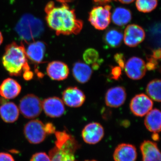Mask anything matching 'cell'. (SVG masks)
I'll return each mask as SVG.
<instances>
[{"instance_id":"30bf717a","label":"cell","mask_w":161,"mask_h":161,"mask_svg":"<svg viewBox=\"0 0 161 161\" xmlns=\"http://www.w3.org/2000/svg\"><path fill=\"white\" fill-rule=\"evenodd\" d=\"M146 37L144 29L136 24L127 26L123 34L125 44L130 47H135L142 42Z\"/></svg>"},{"instance_id":"f1b7e54d","label":"cell","mask_w":161,"mask_h":161,"mask_svg":"<svg viewBox=\"0 0 161 161\" xmlns=\"http://www.w3.org/2000/svg\"><path fill=\"white\" fill-rule=\"evenodd\" d=\"M122 75V69L119 66H112L111 68L110 76L111 79L118 80Z\"/></svg>"},{"instance_id":"603a6c76","label":"cell","mask_w":161,"mask_h":161,"mask_svg":"<svg viewBox=\"0 0 161 161\" xmlns=\"http://www.w3.org/2000/svg\"><path fill=\"white\" fill-rule=\"evenodd\" d=\"M103 40L108 46L112 48L119 47L123 40V34L119 30L111 28L105 33Z\"/></svg>"},{"instance_id":"7c38bea8","label":"cell","mask_w":161,"mask_h":161,"mask_svg":"<svg viewBox=\"0 0 161 161\" xmlns=\"http://www.w3.org/2000/svg\"><path fill=\"white\" fill-rule=\"evenodd\" d=\"M42 109L47 116L51 118H58L65 112L63 101L57 97H49L42 102Z\"/></svg>"},{"instance_id":"4fadbf2b","label":"cell","mask_w":161,"mask_h":161,"mask_svg":"<svg viewBox=\"0 0 161 161\" xmlns=\"http://www.w3.org/2000/svg\"><path fill=\"white\" fill-rule=\"evenodd\" d=\"M64 103L71 108H79L83 105L86 100L84 93L77 87H69L62 94Z\"/></svg>"},{"instance_id":"d4e9b609","label":"cell","mask_w":161,"mask_h":161,"mask_svg":"<svg viewBox=\"0 0 161 161\" xmlns=\"http://www.w3.org/2000/svg\"><path fill=\"white\" fill-rule=\"evenodd\" d=\"M161 80L155 79L150 81L147 86V93L148 96L155 101L161 102Z\"/></svg>"},{"instance_id":"cb8c5ba5","label":"cell","mask_w":161,"mask_h":161,"mask_svg":"<svg viewBox=\"0 0 161 161\" xmlns=\"http://www.w3.org/2000/svg\"><path fill=\"white\" fill-rule=\"evenodd\" d=\"M112 22L119 26L126 25L132 19V13L129 9L123 7L115 8L112 13Z\"/></svg>"},{"instance_id":"ba28073f","label":"cell","mask_w":161,"mask_h":161,"mask_svg":"<svg viewBox=\"0 0 161 161\" xmlns=\"http://www.w3.org/2000/svg\"><path fill=\"white\" fill-rule=\"evenodd\" d=\"M153 102L152 99L144 94L135 95L130 103V109L134 115L143 117L152 109Z\"/></svg>"},{"instance_id":"9c48e42d","label":"cell","mask_w":161,"mask_h":161,"mask_svg":"<svg viewBox=\"0 0 161 161\" xmlns=\"http://www.w3.org/2000/svg\"><path fill=\"white\" fill-rule=\"evenodd\" d=\"M124 69L130 79L138 80L143 78L147 72L146 63L142 58L133 57L130 58L125 64Z\"/></svg>"},{"instance_id":"e0dca14e","label":"cell","mask_w":161,"mask_h":161,"mask_svg":"<svg viewBox=\"0 0 161 161\" xmlns=\"http://www.w3.org/2000/svg\"><path fill=\"white\" fill-rule=\"evenodd\" d=\"M27 58L34 63H43L46 51V45L42 41H36L29 44L26 49Z\"/></svg>"},{"instance_id":"484cf974","label":"cell","mask_w":161,"mask_h":161,"mask_svg":"<svg viewBox=\"0 0 161 161\" xmlns=\"http://www.w3.org/2000/svg\"><path fill=\"white\" fill-rule=\"evenodd\" d=\"M158 0H136V6L138 11L141 12H150L156 8Z\"/></svg>"},{"instance_id":"6da1fadb","label":"cell","mask_w":161,"mask_h":161,"mask_svg":"<svg viewBox=\"0 0 161 161\" xmlns=\"http://www.w3.org/2000/svg\"><path fill=\"white\" fill-rule=\"evenodd\" d=\"M45 12L47 25L58 36L77 35L82 29L83 22L77 19L75 10L67 3L56 6L51 1L47 4Z\"/></svg>"},{"instance_id":"ffe728a7","label":"cell","mask_w":161,"mask_h":161,"mask_svg":"<svg viewBox=\"0 0 161 161\" xmlns=\"http://www.w3.org/2000/svg\"><path fill=\"white\" fill-rule=\"evenodd\" d=\"M19 110L17 106L10 102L3 103L0 106V116L5 122L12 123L17 120Z\"/></svg>"},{"instance_id":"52a82bcc","label":"cell","mask_w":161,"mask_h":161,"mask_svg":"<svg viewBox=\"0 0 161 161\" xmlns=\"http://www.w3.org/2000/svg\"><path fill=\"white\" fill-rule=\"evenodd\" d=\"M24 135L30 143H41L46 138L47 135L44 124L38 119L30 121L24 126Z\"/></svg>"},{"instance_id":"836d02e7","label":"cell","mask_w":161,"mask_h":161,"mask_svg":"<svg viewBox=\"0 0 161 161\" xmlns=\"http://www.w3.org/2000/svg\"><path fill=\"white\" fill-rule=\"evenodd\" d=\"M33 73L30 70L25 71L23 73V77L25 80H29L33 78Z\"/></svg>"},{"instance_id":"8992f818","label":"cell","mask_w":161,"mask_h":161,"mask_svg":"<svg viewBox=\"0 0 161 161\" xmlns=\"http://www.w3.org/2000/svg\"><path fill=\"white\" fill-rule=\"evenodd\" d=\"M111 9L108 5L96 6L92 9L89 21L95 29L103 30L108 27L111 22Z\"/></svg>"},{"instance_id":"83f0119b","label":"cell","mask_w":161,"mask_h":161,"mask_svg":"<svg viewBox=\"0 0 161 161\" xmlns=\"http://www.w3.org/2000/svg\"><path fill=\"white\" fill-rule=\"evenodd\" d=\"M30 161H51V159L46 153L38 152L32 155Z\"/></svg>"},{"instance_id":"74e56055","label":"cell","mask_w":161,"mask_h":161,"mask_svg":"<svg viewBox=\"0 0 161 161\" xmlns=\"http://www.w3.org/2000/svg\"><path fill=\"white\" fill-rule=\"evenodd\" d=\"M102 61L98 60V61H96V62L92 64V68L94 70L98 69L99 68V66H100L101 62H102Z\"/></svg>"},{"instance_id":"2e32d148","label":"cell","mask_w":161,"mask_h":161,"mask_svg":"<svg viewBox=\"0 0 161 161\" xmlns=\"http://www.w3.org/2000/svg\"><path fill=\"white\" fill-rule=\"evenodd\" d=\"M137 156L135 146L131 144L122 143L115 148L113 158L115 161H136Z\"/></svg>"},{"instance_id":"277c9868","label":"cell","mask_w":161,"mask_h":161,"mask_svg":"<svg viewBox=\"0 0 161 161\" xmlns=\"http://www.w3.org/2000/svg\"><path fill=\"white\" fill-rule=\"evenodd\" d=\"M16 30L25 40H30L39 36L43 32V26L40 20L30 15H26L19 21Z\"/></svg>"},{"instance_id":"5b68a950","label":"cell","mask_w":161,"mask_h":161,"mask_svg":"<svg viewBox=\"0 0 161 161\" xmlns=\"http://www.w3.org/2000/svg\"><path fill=\"white\" fill-rule=\"evenodd\" d=\"M19 110L24 117L34 119L40 115L42 111V102L33 94L25 95L20 101Z\"/></svg>"},{"instance_id":"e575fe53","label":"cell","mask_w":161,"mask_h":161,"mask_svg":"<svg viewBox=\"0 0 161 161\" xmlns=\"http://www.w3.org/2000/svg\"><path fill=\"white\" fill-rule=\"evenodd\" d=\"M151 57L156 60H158L160 59L161 58V49L160 48L158 49L154 50L153 51L152 55Z\"/></svg>"},{"instance_id":"7bdbcfd3","label":"cell","mask_w":161,"mask_h":161,"mask_svg":"<svg viewBox=\"0 0 161 161\" xmlns=\"http://www.w3.org/2000/svg\"><path fill=\"white\" fill-rule=\"evenodd\" d=\"M85 161H97L95 160H86Z\"/></svg>"},{"instance_id":"8d00e7d4","label":"cell","mask_w":161,"mask_h":161,"mask_svg":"<svg viewBox=\"0 0 161 161\" xmlns=\"http://www.w3.org/2000/svg\"><path fill=\"white\" fill-rule=\"evenodd\" d=\"M112 1V0H93V2L97 4V5H106L107 4L110 3Z\"/></svg>"},{"instance_id":"4316f807","label":"cell","mask_w":161,"mask_h":161,"mask_svg":"<svg viewBox=\"0 0 161 161\" xmlns=\"http://www.w3.org/2000/svg\"><path fill=\"white\" fill-rule=\"evenodd\" d=\"M99 54L96 50L94 48H89L84 53L83 60L85 62L88 64H92L98 61Z\"/></svg>"},{"instance_id":"1f68e13d","label":"cell","mask_w":161,"mask_h":161,"mask_svg":"<svg viewBox=\"0 0 161 161\" xmlns=\"http://www.w3.org/2000/svg\"><path fill=\"white\" fill-rule=\"evenodd\" d=\"M44 129L47 134H52L56 132L54 125L51 123H47L44 125Z\"/></svg>"},{"instance_id":"60d3db41","label":"cell","mask_w":161,"mask_h":161,"mask_svg":"<svg viewBox=\"0 0 161 161\" xmlns=\"http://www.w3.org/2000/svg\"><path fill=\"white\" fill-rule=\"evenodd\" d=\"M58 2H60V3H70L74 0H57Z\"/></svg>"},{"instance_id":"9a60e30c","label":"cell","mask_w":161,"mask_h":161,"mask_svg":"<svg viewBox=\"0 0 161 161\" xmlns=\"http://www.w3.org/2000/svg\"><path fill=\"white\" fill-rule=\"evenodd\" d=\"M47 73L52 80H65L69 75V67L64 62L60 61H53L50 62L47 67Z\"/></svg>"},{"instance_id":"f546056e","label":"cell","mask_w":161,"mask_h":161,"mask_svg":"<svg viewBox=\"0 0 161 161\" xmlns=\"http://www.w3.org/2000/svg\"><path fill=\"white\" fill-rule=\"evenodd\" d=\"M148 62L146 64V66L147 69L148 70L151 71L155 70L157 68L158 65V60H156L151 56L149 58H147Z\"/></svg>"},{"instance_id":"44dd1931","label":"cell","mask_w":161,"mask_h":161,"mask_svg":"<svg viewBox=\"0 0 161 161\" xmlns=\"http://www.w3.org/2000/svg\"><path fill=\"white\" fill-rule=\"evenodd\" d=\"M73 75L76 80L80 83H85L90 80L92 75L91 68L86 64L78 61L74 64Z\"/></svg>"},{"instance_id":"3957f363","label":"cell","mask_w":161,"mask_h":161,"mask_svg":"<svg viewBox=\"0 0 161 161\" xmlns=\"http://www.w3.org/2000/svg\"><path fill=\"white\" fill-rule=\"evenodd\" d=\"M55 146L50 150L51 161H77L75 157L79 144L75 137L66 132L56 131Z\"/></svg>"},{"instance_id":"5bb4252c","label":"cell","mask_w":161,"mask_h":161,"mask_svg":"<svg viewBox=\"0 0 161 161\" xmlns=\"http://www.w3.org/2000/svg\"><path fill=\"white\" fill-rule=\"evenodd\" d=\"M126 97V92L124 87H113L107 91L105 97V101L108 107L119 108L125 103Z\"/></svg>"},{"instance_id":"ac0fdd59","label":"cell","mask_w":161,"mask_h":161,"mask_svg":"<svg viewBox=\"0 0 161 161\" xmlns=\"http://www.w3.org/2000/svg\"><path fill=\"white\" fill-rule=\"evenodd\" d=\"M21 89V85L17 81L7 78L0 85V95L5 99H13L19 95Z\"/></svg>"},{"instance_id":"f35d334b","label":"cell","mask_w":161,"mask_h":161,"mask_svg":"<svg viewBox=\"0 0 161 161\" xmlns=\"http://www.w3.org/2000/svg\"><path fill=\"white\" fill-rule=\"evenodd\" d=\"M114 1H117L123 4H129L134 2V0H114Z\"/></svg>"},{"instance_id":"d6986e66","label":"cell","mask_w":161,"mask_h":161,"mask_svg":"<svg viewBox=\"0 0 161 161\" xmlns=\"http://www.w3.org/2000/svg\"><path fill=\"white\" fill-rule=\"evenodd\" d=\"M142 161H161L160 152L157 144L152 141H145L140 146Z\"/></svg>"},{"instance_id":"7a4b0ae2","label":"cell","mask_w":161,"mask_h":161,"mask_svg":"<svg viewBox=\"0 0 161 161\" xmlns=\"http://www.w3.org/2000/svg\"><path fill=\"white\" fill-rule=\"evenodd\" d=\"M4 67L11 76H19L24 71L30 69L27 63L25 47L15 42L8 44L2 58Z\"/></svg>"},{"instance_id":"8fae6325","label":"cell","mask_w":161,"mask_h":161,"mask_svg":"<svg viewBox=\"0 0 161 161\" xmlns=\"http://www.w3.org/2000/svg\"><path fill=\"white\" fill-rule=\"evenodd\" d=\"M81 135L84 141L86 143L94 145L98 143L103 138L104 130L101 124L92 122L84 128Z\"/></svg>"},{"instance_id":"ab89813d","label":"cell","mask_w":161,"mask_h":161,"mask_svg":"<svg viewBox=\"0 0 161 161\" xmlns=\"http://www.w3.org/2000/svg\"><path fill=\"white\" fill-rule=\"evenodd\" d=\"M152 138L153 140L158 141L159 139V136L158 133L157 132H154L152 135Z\"/></svg>"},{"instance_id":"d6a6232c","label":"cell","mask_w":161,"mask_h":161,"mask_svg":"<svg viewBox=\"0 0 161 161\" xmlns=\"http://www.w3.org/2000/svg\"><path fill=\"white\" fill-rule=\"evenodd\" d=\"M0 161H15L13 157L9 153L0 152Z\"/></svg>"},{"instance_id":"d590c367","label":"cell","mask_w":161,"mask_h":161,"mask_svg":"<svg viewBox=\"0 0 161 161\" xmlns=\"http://www.w3.org/2000/svg\"><path fill=\"white\" fill-rule=\"evenodd\" d=\"M102 115L103 119H108L109 118L110 116H111V111L108 109L103 108V110L102 111Z\"/></svg>"},{"instance_id":"4dcf8cb0","label":"cell","mask_w":161,"mask_h":161,"mask_svg":"<svg viewBox=\"0 0 161 161\" xmlns=\"http://www.w3.org/2000/svg\"><path fill=\"white\" fill-rule=\"evenodd\" d=\"M114 59L115 62L118 64L119 66L122 69H124L125 64V60L123 54L121 53H117L114 56Z\"/></svg>"},{"instance_id":"7402d4cb","label":"cell","mask_w":161,"mask_h":161,"mask_svg":"<svg viewBox=\"0 0 161 161\" xmlns=\"http://www.w3.org/2000/svg\"><path fill=\"white\" fill-rule=\"evenodd\" d=\"M145 126L150 132H160L161 126V113L158 109H152L146 115L144 121Z\"/></svg>"},{"instance_id":"b9f144b4","label":"cell","mask_w":161,"mask_h":161,"mask_svg":"<svg viewBox=\"0 0 161 161\" xmlns=\"http://www.w3.org/2000/svg\"><path fill=\"white\" fill-rule=\"evenodd\" d=\"M3 41V35H2V33L0 31V45L2 44Z\"/></svg>"}]
</instances>
